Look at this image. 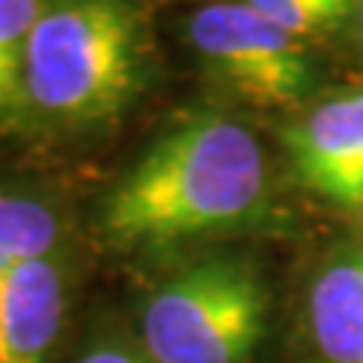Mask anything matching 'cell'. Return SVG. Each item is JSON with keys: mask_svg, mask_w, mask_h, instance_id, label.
Instances as JSON below:
<instances>
[{"mask_svg": "<svg viewBox=\"0 0 363 363\" xmlns=\"http://www.w3.org/2000/svg\"><path fill=\"white\" fill-rule=\"evenodd\" d=\"M279 218L269 157L257 133L224 112L169 128L100 206V236L121 252L218 242Z\"/></svg>", "mask_w": 363, "mask_h": 363, "instance_id": "obj_1", "label": "cell"}, {"mask_svg": "<svg viewBox=\"0 0 363 363\" xmlns=\"http://www.w3.org/2000/svg\"><path fill=\"white\" fill-rule=\"evenodd\" d=\"M149 9L121 0L45 4L25 52L30 116L64 128L112 124L149 85Z\"/></svg>", "mask_w": 363, "mask_h": 363, "instance_id": "obj_2", "label": "cell"}, {"mask_svg": "<svg viewBox=\"0 0 363 363\" xmlns=\"http://www.w3.org/2000/svg\"><path fill=\"white\" fill-rule=\"evenodd\" d=\"M269 318V288L255 260L212 252L149 291L140 351L152 363H252Z\"/></svg>", "mask_w": 363, "mask_h": 363, "instance_id": "obj_3", "label": "cell"}, {"mask_svg": "<svg viewBox=\"0 0 363 363\" xmlns=\"http://www.w3.org/2000/svg\"><path fill=\"white\" fill-rule=\"evenodd\" d=\"M188 45L215 82L260 109H297L318 97L312 49L279 30L252 0L203 4L188 18Z\"/></svg>", "mask_w": 363, "mask_h": 363, "instance_id": "obj_4", "label": "cell"}, {"mask_svg": "<svg viewBox=\"0 0 363 363\" xmlns=\"http://www.w3.org/2000/svg\"><path fill=\"white\" fill-rule=\"evenodd\" d=\"M294 179L342 212H363V85L318 94L281 128Z\"/></svg>", "mask_w": 363, "mask_h": 363, "instance_id": "obj_5", "label": "cell"}, {"mask_svg": "<svg viewBox=\"0 0 363 363\" xmlns=\"http://www.w3.org/2000/svg\"><path fill=\"white\" fill-rule=\"evenodd\" d=\"M303 327L318 363H363V240L336 242L315 264Z\"/></svg>", "mask_w": 363, "mask_h": 363, "instance_id": "obj_6", "label": "cell"}, {"mask_svg": "<svg viewBox=\"0 0 363 363\" xmlns=\"http://www.w3.org/2000/svg\"><path fill=\"white\" fill-rule=\"evenodd\" d=\"M67 315V276L55 260L0 269V363H49Z\"/></svg>", "mask_w": 363, "mask_h": 363, "instance_id": "obj_7", "label": "cell"}, {"mask_svg": "<svg viewBox=\"0 0 363 363\" xmlns=\"http://www.w3.org/2000/svg\"><path fill=\"white\" fill-rule=\"evenodd\" d=\"M64 224L40 197L0 191V269L58 257Z\"/></svg>", "mask_w": 363, "mask_h": 363, "instance_id": "obj_8", "label": "cell"}, {"mask_svg": "<svg viewBox=\"0 0 363 363\" xmlns=\"http://www.w3.org/2000/svg\"><path fill=\"white\" fill-rule=\"evenodd\" d=\"M45 4L37 0H0V128H21L28 121L25 52L33 21Z\"/></svg>", "mask_w": 363, "mask_h": 363, "instance_id": "obj_9", "label": "cell"}, {"mask_svg": "<svg viewBox=\"0 0 363 363\" xmlns=\"http://www.w3.org/2000/svg\"><path fill=\"white\" fill-rule=\"evenodd\" d=\"M252 6L312 52L339 37H351L360 9L351 0H252Z\"/></svg>", "mask_w": 363, "mask_h": 363, "instance_id": "obj_10", "label": "cell"}, {"mask_svg": "<svg viewBox=\"0 0 363 363\" xmlns=\"http://www.w3.org/2000/svg\"><path fill=\"white\" fill-rule=\"evenodd\" d=\"M76 363H152L140 348L128 345L118 336H104L94 339L91 345L82 348V354L76 357Z\"/></svg>", "mask_w": 363, "mask_h": 363, "instance_id": "obj_11", "label": "cell"}, {"mask_svg": "<svg viewBox=\"0 0 363 363\" xmlns=\"http://www.w3.org/2000/svg\"><path fill=\"white\" fill-rule=\"evenodd\" d=\"M351 37H354V43H357V52H360V58H363V4H360V9H357L354 28H351Z\"/></svg>", "mask_w": 363, "mask_h": 363, "instance_id": "obj_12", "label": "cell"}]
</instances>
